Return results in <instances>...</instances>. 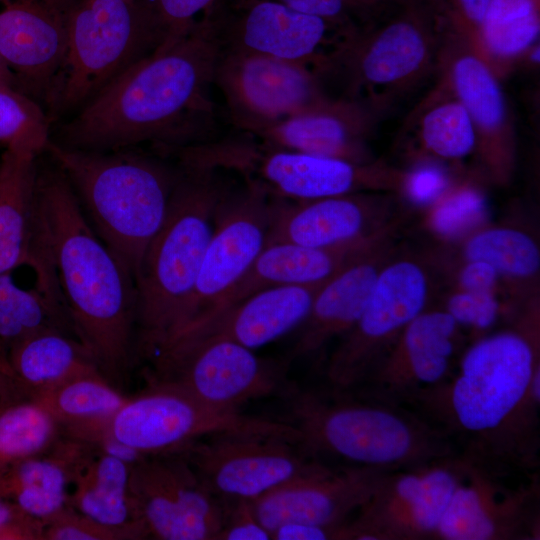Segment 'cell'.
I'll use <instances>...</instances> for the list:
<instances>
[{
    "label": "cell",
    "instance_id": "d6a6232c",
    "mask_svg": "<svg viewBox=\"0 0 540 540\" xmlns=\"http://www.w3.org/2000/svg\"><path fill=\"white\" fill-rule=\"evenodd\" d=\"M47 330L76 336L59 285L36 282L34 288L25 289L15 283L12 273L1 274L0 357L5 359L12 346Z\"/></svg>",
    "mask_w": 540,
    "mask_h": 540
},
{
    "label": "cell",
    "instance_id": "7402d4cb",
    "mask_svg": "<svg viewBox=\"0 0 540 540\" xmlns=\"http://www.w3.org/2000/svg\"><path fill=\"white\" fill-rule=\"evenodd\" d=\"M387 471L319 461L311 470L252 501L270 532L284 523L337 527L368 500Z\"/></svg>",
    "mask_w": 540,
    "mask_h": 540
},
{
    "label": "cell",
    "instance_id": "d6986e66",
    "mask_svg": "<svg viewBox=\"0 0 540 540\" xmlns=\"http://www.w3.org/2000/svg\"><path fill=\"white\" fill-rule=\"evenodd\" d=\"M462 456V455H461ZM463 472L434 538L539 539V480L510 488L503 473L464 456Z\"/></svg>",
    "mask_w": 540,
    "mask_h": 540
},
{
    "label": "cell",
    "instance_id": "277c9868",
    "mask_svg": "<svg viewBox=\"0 0 540 540\" xmlns=\"http://www.w3.org/2000/svg\"><path fill=\"white\" fill-rule=\"evenodd\" d=\"M175 152L179 165L168 212L136 278V354L147 359L176 329L211 238L217 207L231 188L221 168Z\"/></svg>",
    "mask_w": 540,
    "mask_h": 540
},
{
    "label": "cell",
    "instance_id": "bcb514c9",
    "mask_svg": "<svg viewBox=\"0 0 540 540\" xmlns=\"http://www.w3.org/2000/svg\"><path fill=\"white\" fill-rule=\"evenodd\" d=\"M305 14L358 28L354 17H362L381 7L372 0H276Z\"/></svg>",
    "mask_w": 540,
    "mask_h": 540
},
{
    "label": "cell",
    "instance_id": "b9f144b4",
    "mask_svg": "<svg viewBox=\"0 0 540 540\" xmlns=\"http://www.w3.org/2000/svg\"><path fill=\"white\" fill-rule=\"evenodd\" d=\"M46 540L143 539L136 531L110 527L94 521L69 506L43 523Z\"/></svg>",
    "mask_w": 540,
    "mask_h": 540
},
{
    "label": "cell",
    "instance_id": "9c48e42d",
    "mask_svg": "<svg viewBox=\"0 0 540 540\" xmlns=\"http://www.w3.org/2000/svg\"><path fill=\"white\" fill-rule=\"evenodd\" d=\"M402 11L369 32H359L343 52L351 99L378 116L421 83L439 54L441 23L429 0Z\"/></svg>",
    "mask_w": 540,
    "mask_h": 540
},
{
    "label": "cell",
    "instance_id": "603a6c76",
    "mask_svg": "<svg viewBox=\"0 0 540 540\" xmlns=\"http://www.w3.org/2000/svg\"><path fill=\"white\" fill-rule=\"evenodd\" d=\"M443 81L467 110L476 133V148L498 180L512 168L513 128L504 93L492 67L461 39L448 35Z\"/></svg>",
    "mask_w": 540,
    "mask_h": 540
},
{
    "label": "cell",
    "instance_id": "2e32d148",
    "mask_svg": "<svg viewBox=\"0 0 540 540\" xmlns=\"http://www.w3.org/2000/svg\"><path fill=\"white\" fill-rule=\"evenodd\" d=\"M270 196L259 182L246 178L244 187H231L224 195L193 291L166 342L209 314L266 246L274 204Z\"/></svg>",
    "mask_w": 540,
    "mask_h": 540
},
{
    "label": "cell",
    "instance_id": "4fadbf2b",
    "mask_svg": "<svg viewBox=\"0 0 540 540\" xmlns=\"http://www.w3.org/2000/svg\"><path fill=\"white\" fill-rule=\"evenodd\" d=\"M429 277L413 259L388 261L356 323L339 339L326 366L330 388L354 390L391 348L405 327L425 310Z\"/></svg>",
    "mask_w": 540,
    "mask_h": 540
},
{
    "label": "cell",
    "instance_id": "30bf717a",
    "mask_svg": "<svg viewBox=\"0 0 540 540\" xmlns=\"http://www.w3.org/2000/svg\"><path fill=\"white\" fill-rule=\"evenodd\" d=\"M105 432L144 456L178 451L218 433L273 435L300 443V433L289 422L217 409L180 389L155 383L128 398Z\"/></svg>",
    "mask_w": 540,
    "mask_h": 540
},
{
    "label": "cell",
    "instance_id": "d590c367",
    "mask_svg": "<svg viewBox=\"0 0 540 540\" xmlns=\"http://www.w3.org/2000/svg\"><path fill=\"white\" fill-rule=\"evenodd\" d=\"M417 133L432 157L459 160L476 148V133L463 104L442 80L417 109Z\"/></svg>",
    "mask_w": 540,
    "mask_h": 540
},
{
    "label": "cell",
    "instance_id": "ac0fdd59",
    "mask_svg": "<svg viewBox=\"0 0 540 540\" xmlns=\"http://www.w3.org/2000/svg\"><path fill=\"white\" fill-rule=\"evenodd\" d=\"M214 83L233 123L253 134L328 98L319 74L309 66L260 54L222 50Z\"/></svg>",
    "mask_w": 540,
    "mask_h": 540
},
{
    "label": "cell",
    "instance_id": "e0dca14e",
    "mask_svg": "<svg viewBox=\"0 0 540 540\" xmlns=\"http://www.w3.org/2000/svg\"><path fill=\"white\" fill-rule=\"evenodd\" d=\"M129 496L149 538L216 540L224 521L225 503L178 451L146 455L133 463Z\"/></svg>",
    "mask_w": 540,
    "mask_h": 540
},
{
    "label": "cell",
    "instance_id": "7c38bea8",
    "mask_svg": "<svg viewBox=\"0 0 540 540\" xmlns=\"http://www.w3.org/2000/svg\"><path fill=\"white\" fill-rule=\"evenodd\" d=\"M207 158L224 170H235L259 182L270 195L314 200L370 190H399L402 172L378 162L355 163L245 144L208 145Z\"/></svg>",
    "mask_w": 540,
    "mask_h": 540
},
{
    "label": "cell",
    "instance_id": "ffe728a7",
    "mask_svg": "<svg viewBox=\"0 0 540 540\" xmlns=\"http://www.w3.org/2000/svg\"><path fill=\"white\" fill-rule=\"evenodd\" d=\"M459 325L445 310H424L402 331L355 391L406 405L454 370Z\"/></svg>",
    "mask_w": 540,
    "mask_h": 540
},
{
    "label": "cell",
    "instance_id": "44dd1931",
    "mask_svg": "<svg viewBox=\"0 0 540 540\" xmlns=\"http://www.w3.org/2000/svg\"><path fill=\"white\" fill-rule=\"evenodd\" d=\"M78 0H0V54L20 91L44 109L62 65Z\"/></svg>",
    "mask_w": 540,
    "mask_h": 540
},
{
    "label": "cell",
    "instance_id": "4dcf8cb0",
    "mask_svg": "<svg viewBox=\"0 0 540 540\" xmlns=\"http://www.w3.org/2000/svg\"><path fill=\"white\" fill-rule=\"evenodd\" d=\"M82 444L62 437L49 451L0 468V497L43 524L68 507L73 466Z\"/></svg>",
    "mask_w": 540,
    "mask_h": 540
},
{
    "label": "cell",
    "instance_id": "681fc988",
    "mask_svg": "<svg viewBox=\"0 0 540 540\" xmlns=\"http://www.w3.org/2000/svg\"><path fill=\"white\" fill-rule=\"evenodd\" d=\"M500 274L489 263L469 260L459 272L461 290L472 292H493Z\"/></svg>",
    "mask_w": 540,
    "mask_h": 540
},
{
    "label": "cell",
    "instance_id": "6da1fadb",
    "mask_svg": "<svg viewBox=\"0 0 540 540\" xmlns=\"http://www.w3.org/2000/svg\"><path fill=\"white\" fill-rule=\"evenodd\" d=\"M539 363L536 313L480 338L441 384L406 405L442 431L458 454L494 470L539 466V404L531 390Z\"/></svg>",
    "mask_w": 540,
    "mask_h": 540
},
{
    "label": "cell",
    "instance_id": "8992f818",
    "mask_svg": "<svg viewBox=\"0 0 540 540\" xmlns=\"http://www.w3.org/2000/svg\"><path fill=\"white\" fill-rule=\"evenodd\" d=\"M45 151L66 175L95 232L136 282L166 218L177 168L133 148L80 150L50 139Z\"/></svg>",
    "mask_w": 540,
    "mask_h": 540
},
{
    "label": "cell",
    "instance_id": "ee69618b",
    "mask_svg": "<svg viewBox=\"0 0 540 540\" xmlns=\"http://www.w3.org/2000/svg\"><path fill=\"white\" fill-rule=\"evenodd\" d=\"M449 34L476 51L479 32L491 0H430Z\"/></svg>",
    "mask_w": 540,
    "mask_h": 540
},
{
    "label": "cell",
    "instance_id": "f6af8a7d",
    "mask_svg": "<svg viewBox=\"0 0 540 540\" xmlns=\"http://www.w3.org/2000/svg\"><path fill=\"white\" fill-rule=\"evenodd\" d=\"M446 312L459 326L478 331L491 328L500 315V304L493 292L461 290L449 297Z\"/></svg>",
    "mask_w": 540,
    "mask_h": 540
},
{
    "label": "cell",
    "instance_id": "74e56055",
    "mask_svg": "<svg viewBox=\"0 0 540 540\" xmlns=\"http://www.w3.org/2000/svg\"><path fill=\"white\" fill-rule=\"evenodd\" d=\"M463 254L467 261H485L508 278H531L540 268L536 242L513 228L495 227L474 233L466 241Z\"/></svg>",
    "mask_w": 540,
    "mask_h": 540
},
{
    "label": "cell",
    "instance_id": "e575fe53",
    "mask_svg": "<svg viewBox=\"0 0 540 540\" xmlns=\"http://www.w3.org/2000/svg\"><path fill=\"white\" fill-rule=\"evenodd\" d=\"M539 33L540 0H491L475 52L496 72L526 55Z\"/></svg>",
    "mask_w": 540,
    "mask_h": 540
},
{
    "label": "cell",
    "instance_id": "d4e9b609",
    "mask_svg": "<svg viewBox=\"0 0 540 540\" xmlns=\"http://www.w3.org/2000/svg\"><path fill=\"white\" fill-rule=\"evenodd\" d=\"M324 283L258 291L201 318L164 345L179 339L216 337L252 350L262 347L303 324Z\"/></svg>",
    "mask_w": 540,
    "mask_h": 540
},
{
    "label": "cell",
    "instance_id": "484cf974",
    "mask_svg": "<svg viewBox=\"0 0 540 540\" xmlns=\"http://www.w3.org/2000/svg\"><path fill=\"white\" fill-rule=\"evenodd\" d=\"M389 236L368 246L319 288L286 359L288 362L318 352L356 323L381 269L390 259Z\"/></svg>",
    "mask_w": 540,
    "mask_h": 540
},
{
    "label": "cell",
    "instance_id": "816d5d0a",
    "mask_svg": "<svg viewBox=\"0 0 540 540\" xmlns=\"http://www.w3.org/2000/svg\"><path fill=\"white\" fill-rule=\"evenodd\" d=\"M18 395V392L9 376L6 363L0 358V405Z\"/></svg>",
    "mask_w": 540,
    "mask_h": 540
},
{
    "label": "cell",
    "instance_id": "f907efd6",
    "mask_svg": "<svg viewBox=\"0 0 540 540\" xmlns=\"http://www.w3.org/2000/svg\"><path fill=\"white\" fill-rule=\"evenodd\" d=\"M342 525L337 527H325L306 523H284L271 532V539L342 540Z\"/></svg>",
    "mask_w": 540,
    "mask_h": 540
},
{
    "label": "cell",
    "instance_id": "8fae6325",
    "mask_svg": "<svg viewBox=\"0 0 540 540\" xmlns=\"http://www.w3.org/2000/svg\"><path fill=\"white\" fill-rule=\"evenodd\" d=\"M206 13L216 24L223 51L298 62L319 75L336 68L341 54L360 32L276 0H221Z\"/></svg>",
    "mask_w": 540,
    "mask_h": 540
},
{
    "label": "cell",
    "instance_id": "83f0119b",
    "mask_svg": "<svg viewBox=\"0 0 540 540\" xmlns=\"http://www.w3.org/2000/svg\"><path fill=\"white\" fill-rule=\"evenodd\" d=\"M37 153L5 148L0 157V275L47 255L39 237Z\"/></svg>",
    "mask_w": 540,
    "mask_h": 540
},
{
    "label": "cell",
    "instance_id": "60d3db41",
    "mask_svg": "<svg viewBox=\"0 0 540 540\" xmlns=\"http://www.w3.org/2000/svg\"><path fill=\"white\" fill-rule=\"evenodd\" d=\"M221 0H145L161 37L156 51L168 49L193 28L196 15L213 9Z\"/></svg>",
    "mask_w": 540,
    "mask_h": 540
},
{
    "label": "cell",
    "instance_id": "ab89813d",
    "mask_svg": "<svg viewBox=\"0 0 540 540\" xmlns=\"http://www.w3.org/2000/svg\"><path fill=\"white\" fill-rule=\"evenodd\" d=\"M429 225L443 238H456L480 226L488 216L484 193L472 184L452 186L434 205Z\"/></svg>",
    "mask_w": 540,
    "mask_h": 540
},
{
    "label": "cell",
    "instance_id": "3957f363",
    "mask_svg": "<svg viewBox=\"0 0 540 540\" xmlns=\"http://www.w3.org/2000/svg\"><path fill=\"white\" fill-rule=\"evenodd\" d=\"M36 195L40 239L76 336L101 374L119 388L136 354L135 279L95 232L55 163L38 166Z\"/></svg>",
    "mask_w": 540,
    "mask_h": 540
},
{
    "label": "cell",
    "instance_id": "5bb4252c",
    "mask_svg": "<svg viewBox=\"0 0 540 540\" xmlns=\"http://www.w3.org/2000/svg\"><path fill=\"white\" fill-rule=\"evenodd\" d=\"M178 452L224 503L254 501L320 461L289 439L249 433L212 434Z\"/></svg>",
    "mask_w": 540,
    "mask_h": 540
},
{
    "label": "cell",
    "instance_id": "9a60e30c",
    "mask_svg": "<svg viewBox=\"0 0 540 540\" xmlns=\"http://www.w3.org/2000/svg\"><path fill=\"white\" fill-rule=\"evenodd\" d=\"M463 464V457L457 454L387 472L353 519L344 524V540L434 538Z\"/></svg>",
    "mask_w": 540,
    "mask_h": 540
},
{
    "label": "cell",
    "instance_id": "f35d334b",
    "mask_svg": "<svg viewBox=\"0 0 540 540\" xmlns=\"http://www.w3.org/2000/svg\"><path fill=\"white\" fill-rule=\"evenodd\" d=\"M51 124L46 110L36 100L0 87V147L41 154L51 139Z\"/></svg>",
    "mask_w": 540,
    "mask_h": 540
},
{
    "label": "cell",
    "instance_id": "7a4b0ae2",
    "mask_svg": "<svg viewBox=\"0 0 540 540\" xmlns=\"http://www.w3.org/2000/svg\"><path fill=\"white\" fill-rule=\"evenodd\" d=\"M221 53L216 24L205 13L182 39L132 65L59 125L53 141L90 151L184 146L211 111L206 92Z\"/></svg>",
    "mask_w": 540,
    "mask_h": 540
},
{
    "label": "cell",
    "instance_id": "c3c4849f",
    "mask_svg": "<svg viewBox=\"0 0 540 540\" xmlns=\"http://www.w3.org/2000/svg\"><path fill=\"white\" fill-rule=\"evenodd\" d=\"M43 524L0 497V540L42 539Z\"/></svg>",
    "mask_w": 540,
    "mask_h": 540
},
{
    "label": "cell",
    "instance_id": "f546056e",
    "mask_svg": "<svg viewBox=\"0 0 540 540\" xmlns=\"http://www.w3.org/2000/svg\"><path fill=\"white\" fill-rule=\"evenodd\" d=\"M82 443L73 466L68 506L101 524L149 538L135 517L129 496L132 464Z\"/></svg>",
    "mask_w": 540,
    "mask_h": 540
},
{
    "label": "cell",
    "instance_id": "836d02e7",
    "mask_svg": "<svg viewBox=\"0 0 540 540\" xmlns=\"http://www.w3.org/2000/svg\"><path fill=\"white\" fill-rule=\"evenodd\" d=\"M128 398L100 372H92L34 399L51 412L65 436L82 441L105 427Z\"/></svg>",
    "mask_w": 540,
    "mask_h": 540
},
{
    "label": "cell",
    "instance_id": "cb8c5ba5",
    "mask_svg": "<svg viewBox=\"0 0 540 540\" xmlns=\"http://www.w3.org/2000/svg\"><path fill=\"white\" fill-rule=\"evenodd\" d=\"M382 199L364 192L314 200H278L268 243L334 248L372 239L393 229L382 221Z\"/></svg>",
    "mask_w": 540,
    "mask_h": 540
},
{
    "label": "cell",
    "instance_id": "f1b7e54d",
    "mask_svg": "<svg viewBox=\"0 0 540 540\" xmlns=\"http://www.w3.org/2000/svg\"><path fill=\"white\" fill-rule=\"evenodd\" d=\"M382 236L334 248L309 247L290 242L268 243L209 314L264 289L322 284Z\"/></svg>",
    "mask_w": 540,
    "mask_h": 540
},
{
    "label": "cell",
    "instance_id": "8d00e7d4",
    "mask_svg": "<svg viewBox=\"0 0 540 540\" xmlns=\"http://www.w3.org/2000/svg\"><path fill=\"white\" fill-rule=\"evenodd\" d=\"M63 431L39 401L14 397L0 405V468L52 449Z\"/></svg>",
    "mask_w": 540,
    "mask_h": 540
},
{
    "label": "cell",
    "instance_id": "db71d44e",
    "mask_svg": "<svg viewBox=\"0 0 540 540\" xmlns=\"http://www.w3.org/2000/svg\"><path fill=\"white\" fill-rule=\"evenodd\" d=\"M374 1L375 3L379 4V5H383V4H386V3H396V4H400V6H403V5H408V4H412V3H417V2H423V1H427V0H372Z\"/></svg>",
    "mask_w": 540,
    "mask_h": 540
},
{
    "label": "cell",
    "instance_id": "7bdbcfd3",
    "mask_svg": "<svg viewBox=\"0 0 540 540\" xmlns=\"http://www.w3.org/2000/svg\"><path fill=\"white\" fill-rule=\"evenodd\" d=\"M452 186L448 170L439 162L426 159L402 173L399 191L416 206H431Z\"/></svg>",
    "mask_w": 540,
    "mask_h": 540
},
{
    "label": "cell",
    "instance_id": "7dc6e473",
    "mask_svg": "<svg viewBox=\"0 0 540 540\" xmlns=\"http://www.w3.org/2000/svg\"><path fill=\"white\" fill-rule=\"evenodd\" d=\"M270 532L260 523L252 501L225 503V516L216 540H269Z\"/></svg>",
    "mask_w": 540,
    "mask_h": 540
},
{
    "label": "cell",
    "instance_id": "f5cc1de1",
    "mask_svg": "<svg viewBox=\"0 0 540 540\" xmlns=\"http://www.w3.org/2000/svg\"><path fill=\"white\" fill-rule=\"evenodd\" d=\"M0 87L20 91L19 83L16 76L14 75V73L12 72V70L10 69V67L8 66V64L6 63V61L4 60L1 54H0Z\"/></svg>",
    "mask_w": 540,
    "mask_h": 540
},
{
    "label": "cell",
    "instance_id": "1f68e13d",
    "mask_svg": "<svg viewBox=\"0 0 540 540\" xmlns=\"http://www.w3.org/2000/svg\"><path fill=\"white\" fill-rule=\"evenodd\" d=\"M5 362L18 393L32 399L75 377L100 372L92 353L75 335L57 330L18 342L6 353Z\"/></svg>",
    "mask_w": 540,
    "mask_h": 540
},
{
    "label": "cell",
    "instance_id": "4316f807",
    "mask_svg": "<svg viewBox=\"0 0 540 540\" xmlns=\"http://www.w3.org/2000/svg\"><path fill=\"white\" fill-rule=\"evenodd\" d=\"M375 118L360 100L327 98L255 135L273 149L369 163L372 160L365 140Z\"/></svg>",
    "mask_w": 540,
    "mask_h": 540
},
{
    "label": "cell",
    "instance_id": "5b68a950",
    "mask_svg": "<svg viewBox=\"0 0 540 540\" xmlns=\"http://www.w3.org/2000/svg\"><path fill=\"white\" fill-rule=\"evenodd\" d=\"M300 446L312 457L387 472L457 455L453 443L411 407L355 390H300L286 398Z\"/></svg>",
    "mask_w": 540,
    "mask_h": 540
},
{
    "label": "cell",
    "instance_id": "52a82bcc",
    "mask_svg": "<svg viewBox=\"0 0 540 540\" xmlns=\"http://www.w3.org/2000/svg\"><path fill=\"white\" fill-rule=\"evenodd\" d=\"M160 44L145 0H78L64 59L45 106L51 122L73 115Z\"/></svg>",
    "mask_w": 540,
    "mask_h": 540
},
{
    "label": "cell",
    "instance_id": "ba28073f",
    "mask_svg": "<svg viewBox=\"0 0 540 540\" xmlns=\"http://www.w3.org/2000/svg\"><path fill=\"white\" fill-rule=\"evenodd\" d=\"M148 360L149 383L175 387L221 410L238 411L242 404L261 398L286 399L295 387L287 378L286 359L261 358L224 338L175 340Z\"/></svg>",
    "mask_w": 540,
    "mask_h": 540
}]
</instances>
